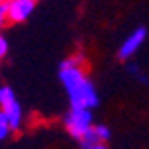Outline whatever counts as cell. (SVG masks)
Returning a JSON list of instances; mask_svg holds the SVG:
<instances>
[{
  "instance_id": "obj_8",
  "label": "cell",
  "mask_w": 149,
  "mask_h": 149,
  "mask_svg": "<svg viewBox=\"0 0 149 149\" xmlns=\"http://www.w3.org/2000/svg\"><path fill=\"white\" fill-rule=\"evenodd\" d=\"M12 136V128H10V122L6 120V116L0 112V141H4Z\"/></svg>"
},
{
  "instance_id": "obj_4",
  "label": "cell",
  "mask_w": 149,
  "mask_h": 149,
  "mask_svg": "<svg viewBox=\"0 0 149 149\" xmlns=\"http://www.w3.org/2000/svg\"><path fill=\"white\" fill-rule=\"evenodd\" d=\"M145 37H147V31H145L143 27L134 29L132 33L122 41L120 49H118V58H120V60H130V58H134V56L138 54V50L143 47Z\"/></svg>"
},
{
  "instance_id": "obj_10",
  "label": "cell",
  "mask_w": 149,
  "mask_h": 149,
  "mask_svg": "<svg viewBox=\"0 0 149 149\" xmlns=\"http://www.w3.org/2000/svg\"><path fill=\"white\" fill-rule=\"evenodd\" d=\"M8 25V22H6V16H4V10H2V6H0V33H2V29Z\"/></svg>"
},
{
  "instance_id": "obj_13",
  "label": "cell",
  "mask_w": 149,
  "mask_h": 149,
  "mask_svg": "<svg viewBox=\"0 0 149 149\" xmlns=\"http://www.w3.org/2000/svg\"><path fill=\"white\" fill-rule=\"evenodd\" d=\"M35 2H39V0H35Z\"/></svg>"
},
{
  "instance_id": "obj_11",
  "label": "cell",
  "mask_w": 149,
  "mask_h": 149,
  "mask_svg": "<svg viewBox=\"0 0 149 149\" xmlns=\"http://www.w3.org/2000/svg\"><path fill=\"white\" fill-rule=\"evenodd\" d=\"M85 149H109L105 143H91V145H85Z\"/></svg>"
},
{
  "instance_id": "obj_5",
  "label": "cell",
  "mask_w": 149,
  "mask_h": 149,
  "mask_svg": "<svg viewBox=\"0 0 149 149\" xmlns=\"http://www.w3.org/2000/svg\"><path fill=\"white\" fill-rule=\"evenodd\" d=\"M0 112L6 116V120L10 122V128H12V132H16V130H19V128L23 126V109L22 105L16 101H12L10 105H6L0 109Z\"/></svg>"
},
{
  "instance_id": "obj_6",
  "label": "cell",
  "mask_w": 149,
  "mask_h": 149,
  "mask_svg": "<svg viewBox=\"0 0 149 149\" xmlns=\"http://www.w3.org/2000/svg\"><path fill=\"white\" fill-rule=\"evenodd\" d=\"M111 139V130L105 126V124H93L89 134L85 136L81 143L83 145H91V143H107Z\"/></svg>"
},
{
  "instance_id": "obj_9",
  "label": "cell",
  "mask_w": 149,
  "mask_h": 149,
  "mask_svg": "<svg viewBox=\"0 0 149 149\" xmlns=\"http://www.w3.org/2000/svg\"><path fill=\"white\" fill-rule=\"evenodd\" d=\"M8 50H10V47H8V41H6V37H2V35H0V62H2L6 56H8Z\"/></svg>"
},
{
  "instance_id": "obj_2",
  "label": "cell",
  "mask_w": 149,
  "mask_h": 149,
  "mask_svg": "<svg viewBox=\"0 0 149 149\" xmlns=\"http://www.w3.org/2000/svg\"><path fill=\"white\" fill-rule=\"evenodd\" d=\"M62 122H64L66 132L77 141H83L91 130V126L95 124L91 111L89 109H77V107H70V111L64 114Z\"/></svg>"
},
{
  "instance_id": "obj_1",
  "label": "cell",
  "mask_w": 149,
  "mask_h": 149,
  "mask_svg": "<svg viewBox=\"0 0 149 149\" xmlns=\"http://www.w3.org/2000/svg\"><path fill=\"white\" fill-rule=\"evenodd\" d=\"M58 77H60L62 85L68 93L70 107L93 111L99 105V93H97L93 81L89 79L87 72H85V58L81 52L68 56L62 62Z\"/></svg>"
},
{
  "instance_id": "obj_12",
  "label": "cell",
  "mask_w": 149,
  "mask_h": 149,
  "mask_svg": "<svg viewBox=\"0 0 149 149\" xmlns=\"http://www.w3.org/2000/svg\"><path fill=\"white\" fill-rule=\"evenodd\" d=\"M4 2H6V0H0V6H2V4H4Z\"/></svg>"
},
{
  "instance_id": "obj_7",
  "label": "cell",
  "mask_w": 149,
  "mask_h": 149,
  "mask_svg": "<svg viewBox=\"0 0 149 149\" xmlns=\"http://www.w3.org/2000/svg\"><path fill=\"white\" fill-rule=\"evenodd\" d=\"M12 101H16V93L10 85H0V109L10 105Z\"/></svg>"
},
{
  "instance_id": "obj_3",
  "label": "cell",
  "mask_w": 149,
  "mask_h": 149,
  "mask_svg": "<svg viewBox=\"0 0 149 149\" xmlns=\"http://www.w3.org/2000/svg\"><path fill=\"white\" fill-rule=\"evenodd\" d=\"M35 6V0H6L2 4V10L8 23H23L33 16Z\"/></svg>"
}]
</instances>
